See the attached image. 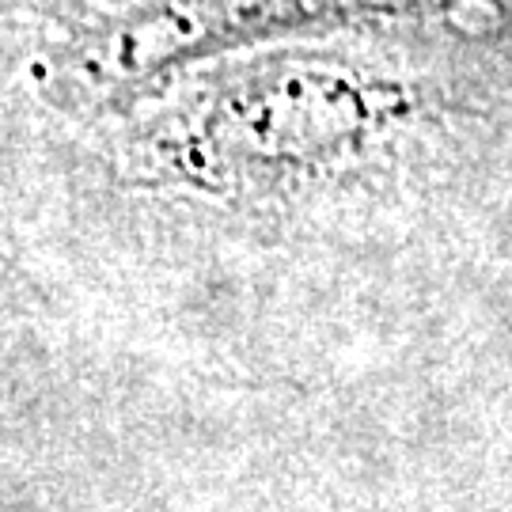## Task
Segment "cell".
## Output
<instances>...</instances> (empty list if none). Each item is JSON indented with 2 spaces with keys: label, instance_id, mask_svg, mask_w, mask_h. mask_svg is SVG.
<instances>
[{
  "label": "cell",
  "instance_id": "cell-1",
  "mask_svg": "<svg viewBox=\"0 0 512 512\" xmlns=\"http://www.w3.org/2000/svg\"><path fill=\"white\" fill-rule=\"evenodd\" d=\"M46 46L88 88H118L171 61L277 35L437 23L505 0H19Z\"/></svg>",
  "mask_w": 512,
  "mask_h": 512
}]
</instances>
